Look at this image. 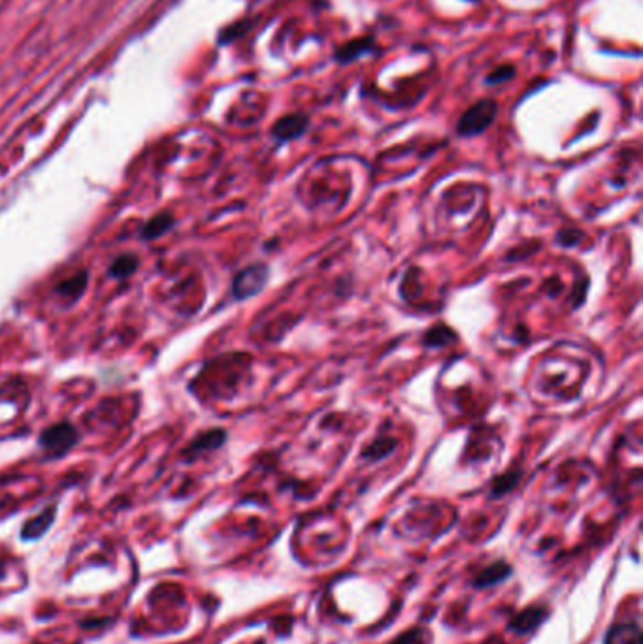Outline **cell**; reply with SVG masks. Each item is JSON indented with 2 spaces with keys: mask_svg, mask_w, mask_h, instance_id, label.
I'll return each instance as SVG.
<instances>
[{
  "mask_svg": "<svg viewBox=\"0 0 643 644\" xmlns=\"http://www.w3.org/2000/svg\"><path fill=\"white\" fill-rule=\"evenodd\" d=\"M138 268V258L134 255H121L114 260V264L110 268V273L117 279L121 277H129L131 273H134Z\"/></svg>",
  "mask_w": 643,
  "mask_h": 644,
  "instance_id": "obj_13",
  "label": "cell"
},
{
  "mask_svg": "<svg viewBox=\"0 0 643 644\" xmlns=\"http://www.w3.org/2000/svg\"><path fill=\"white\" fill-rule=\"evenodd\" d=\"M226 439V433L223 430H211L206 431L202 436L193 443V447L189 451L193 452H204V451H214V448H219Z\"/></svg>",
  "mask_w": 643,
  "mask_h": 644,
  "instance_id": "obj_11",
  "label": "cell"
},
{
  "mask_svg": "<svg viewBox=\"0 0 643 644\" xmlns=\"http://www.w3.org/2000/svg\"><path fill=\"white\" fill-rule=\"evenodd\" d=\"M268 279V268L264 264L249 266L246 270H241L234 277L232 283V294L238 300H246V298L255 296L256 292H261L266 285Z\"/></svg>",
  "mask_w": 643,
  "mask_h": 644,
  "instance_id": "obj_3",
  "label": "cell"
},
{
  "mask_svg": "<svg viewBox=\"0 0 643 644\" xmlns=\"http://www.w3.org/2000/svg\"><path fill=\"white\" fill-rule=\"evenodd\" d=\"M519 483V473H507V475H502V477H498L494 481V486H492V495L494 498H500L502 494L509 492V490Z\"/></svg>",
  "mask_w": 643,
  "mask_h": 644,
  "instance_id": "obj_14",
  "label": "cell"
},
{
  "mask_svg": "<svg viewBox=\"0 0 643 644\" xmlns=\"http://www.w3.org/2000/svg\"><path fill=\"white\" fill-rule=\"evenodd\" d=\"M547 618V610L544 607H529L527 610L519 614L517 618L509 623V628L517 633H530L532 629H536L539 623Z\"/></svg>",
  "mask_w": 643,
  "mask_h": 644,
  "instance_id": "obj_6",
  "label": "cell"
},
{
  "mask_svg": "<svg viewBox=\"0 0 643 644\" xmlns=\"http://www.w3.org/2000/svg\"><path fill=\"white\" fill-rule=\"evenodd\" d=\"M174 226V217L170 213H159L153 218H149L144 228H141V236L146 239H157L162 234H166L168 230Z\"/></svg>",
  "mask_w": 643,
  "mask_h": 644,
  "instance_id": "obj_9",
  "label": "cell"
},
{
  "mask_svg": "<svg viewBox=\"0 0 643 644\" xmlns=\"http://www.w3.org/2000/svg\"><path fill=\"white\" fill-rule=\"evenodd\" d=\"M509 575H512V567L507 565V563H504V561H497V563L485 567V569L474 578V586L476 588L497 586V584L506 580Z\"/></svg>",
  "mask_w": 643,
  "mask_h": 644,
  "instance_id": "obj_7",
  "label": "cell"
},
{
  "mask_svg": "<svg viewBox=\"0 0 643 644\" xmlns=\"http://www.w3.org/2000/svg\"><path fill=\"white\" fill-rule=\"evenodd\" d=\"M78 430L70 422H59L42 431V436L38 437V445L51 456H61L64 452H69L78 443Z\"/></svg>",
  "mask_w": 643,
  "mask_h": 644,
  "instance_id": "obj_2",
  "label": "cell"
},
{
  "mask_svg": "<svg viewBox=\"0 0 643 644\" xmlns=\"http://www.w3.org/2000/svg\"><path fill=\"white\" fill-rule=\"evenodd\" d=\"M419 637H421V629H412L409 633L398 637V639L391 644H414L415 640H419Z\"/></svg>",
  "mask_w": 643,
  "mask_h": 644,
  "instance_id": "obj_16",
  "label": "cell"
},
{
  "mask_svg": "<svg viewBox=\"0 0 643 644\" xmlns=\"http://www.w3.org/2000/svg\"><path fill=\"white\" fill-rule=\"evenodd\" d=\"M53 516H55V509L44 510L42 515L36 516V518L29 520L23 528V537L25 539H31V537H40L44 531L49 528V524L53 522Z\"/></svg>",
  "mask_w": 643,
  "mask_h": 644,
  "instance_id": "obj_12",
  "label": "cell"
},
{
  "mask_svg": "<svg viewBox=\"0 0 643 644\" xmlns=\"http://www.w3.org/2000/svg\"><path fill=\"white\" fill-rule=\"evenodd\" d=\"M513 74H515V68L513 66H498L494 72L487 78V84H502V81H507L509 78H513Z\"/></svg>",
  "mask_w": 643,
  "mask_h": 644,
  "instance_id": "obj_15",
  "label": "cell"
},
{
  "mask_svg": "<svg viewBox=\"0 0 643 644\" xmlns=\"http://www.w3.org/2000/svg\"><path fill=\"white\" fill-rule=\"evenodd\" d=\"M372 47H374V40H372V38L351 40L349 44H345L344 47H340V49L336 51V59H338L340 63H351V61H355V59H359L361 55H364V53L372 51Z\"/></svg>",
  "mask_w": 643,
  "mask_h": 644,
  "instance_id": "obj_8",
  "label": "cell"
},
{
  "mask_svg": "<svg viewBox=\"0 0 643 644\" xmlns=\"http://www.w3.org/2000/svg\"><path fill=\"white\" fill-rule=\"evenodd\" d=\"M497 114L498 104L494 100H479L477 104H474L462 114L459 125H457V132L460 136L482 134L483 130L489 129L492 125V121L497 119Z\"/></svg>",
  "mask_w": 643,
  "mask_h": 644,
  "instance_id": "obj_1",
  "label": "cell"
},
{
  "mask_svg": "<svg viewBox=\"0 0 643 644\" xmlns=\"http://www.w3.org/2000/svg\"><path fill=\"white\" fill-rule=\"evenodd\" d=\"M604 644H642V633L636 623H617L609 628Z\"/></svg>",
  "mask_w": 643,
  "mask_h": 644,
  "instance_id": "obj_5",
  "label": "cell"
},
{
  "mask_svg": "<svg viewBox=\"0 0 643 644\" xmlns=\"http://www.w3.org/2000/svg\"><path fill=\"white\" fill-rule=\"evenodd\" d=\"M85 286H87V273L81 271V273H76V276L64 279L63 283H59L55 292H57L59 296L70 298V300H78V298L81 296V292L85 291Z\"/></svg>",
  "mask_w": 643,
  "mask_h": 644,
  "instance_id": "obj_10",
  "label": "cell"
},
{
  "mask_svg": "<svg viewBox=\"0 0 643 644\" xmlns=\"http://www.w3.org/2000/svg\"><path fill=\"white\" fill-rule=\"evenodd\" d=\"M308 130V117L300 114L285 115L277 121L272 129V136L277 141H289L300 138Z\"/></svg>",
  "mask_w": 643,
  "mask_h": 644,
  "instance_id": "obj_4",
  "label": "cell"
}]
</instances>
